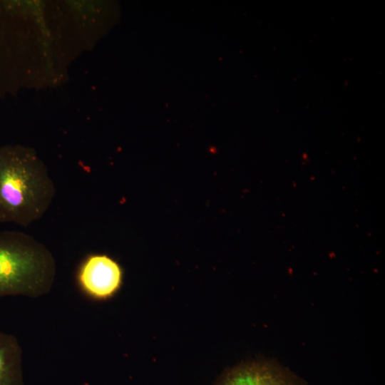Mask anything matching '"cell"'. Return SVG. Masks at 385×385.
I'll use <instances>...</instances> for the list:
<instances>
[{"instance_id":"obj_1","label":"cell","mask_w":385,"mask_h":385,"mask_svg":"<svg viewBox=\"0 0 385 385\" xmlns=\"http://www.w3.org/2000/svg\"><path fill=\"white\" fill-rule=\"evenodd\" d=\"M56 192L47 167L33 149L0 147V223L29 227L45 215Z\"/></svg>"},{"instance_id":"obj_2","label":"cell","mask_w":385,"mask_h":385,"mask_svg":"<svg viewBox=\"0 0 385 385\" xmlns=\"http://www.w3.org/2000/svg\"><path fill=\"white\" fill-rule=\"evenodd\" d=\"M56 262L50 250L21 231L0 230V298H37L51 290Z\"/></svg>"},{"instance_id":"obj_3","label":"cell","mask_w":385,"mask_h":385,"mask_svg":"<svg viewBox=\"0 0 385 385\" xmlns=\"http://www.w3.org/2000/svg\"><path fill=\"white\" fill-rule=\"evenodd\" d=\"M215 385H307L289 369L272 360L259 359L225 371Z\"/></svg>"},{"instance_id":"obj_4","label":"cell","mask_w":385,"mask_h":385,"mask_svg":"<svg viewBox=\"0 0 385 385\" xmlns=\"http://www.w3.org/2000/svg\"><path fill=\"white\" fill-rule=\"evenodd\" d=\"M78 282L82 290L96 299H106L120 289L123 270L119 264L106 255H88L79 267Z\"/></svg>"},{"instance_id":"obj_5","label":"cell","mask_w":385,"mask_h":385,"mask_svg":"<svg viewBox=\"0 0 385 385\" xmlns=\"http://www.w3.org/2000/svg\"><path fill=\"white\" fill-rule=\"evenodd\" d=\"M22 353L17 338L0 331V385H24Z\"/></svg>"}]
</instances>
